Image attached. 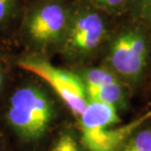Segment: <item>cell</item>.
I'll list each match as a JSON object with an SVG mask.
<instances>
[{
	"instance_id": "cell-13",
	"label": "cell",
	"mask_w": 151,
	"mask_h": 151,
	"mask_svg": "<svg viewBox=\"0 0 151 151\" xmlns=\"http://www.w3.org/2000/svg\"><path fill=\"white\" fill-rule=\"evenodd\" d=\"M4 80H5V70L3 63L0 60V92L3 88V84H4Z\"/></svg>"
},
{
	"instance_id": "cell-9",
	"label": "cell",
	"mask_w": 151,
	"mask_h": 151,
	"mask_svg": "<svg viewBox=\"0 0 151 151\" xmlns=\"http://www.w3.org/2000/svg\"><path fill=\"white\" fill-rule=\"evenodd\" d=\"M22 0H0V29L8 27L19 16Z\"/></svg>"
},
{
	"instance_id": "cell-4",
	"label": "cell",
	"mask_w": 151,
	"mask_h": 151,
	"mask_svg": "<svg viewBox=\"0 0 151 151\" xmlns=\"http://www.w3.org/2000/svg\"><path fill=\"white\" fill-rule=\"evenodd\" d=\"M107 35V23L100 10L88 2L72 6L59 50L69 58H86L104 43Z\"/></svg>"
},
{
	"instance_id": "cell-11",
	"label": "cell",
	"mask_w": 151,
	"mask_h": 151,
	"mask_svg": "<svg viewBox=\"0 0 151 151\" xmlns=\"http://www.w3.org/2000/svg\"><path fill=\"white\" fill-rule=\"evenodd\" d=\"M129 0H87L93 7L107 13H116L128 4Z\"/></svg>"
},
{
	"instance_id": "cell-12",
	"label": "cell",
	"mask_w": 151,
	"mask_h": 151,
	"mask_svg": "<svg viewBox=\"0 0 151 151\" xmlns=\"http://www.w3.org/2000/svg\"><path fill=\"white\" fill-rule=\"evenodd\" d=\"M53 151H80L76 141L71 135L65 134L60 137L55 149Z\"/></svg>"
},
{
	"instance_id": "cell-1",
	"label": "cell",
	"mask_w": 151,
	"mask_h": 151,
	"mask_svg": "<svg viewBox=\"0 0 151 151\" xmlns=\"http://www.w3.org/2000/svg\"><path fill=\"white\" fill-rule=\"evenodd\" d=\"M150 120L151 111L119 125L121 119L116 107L88 101L78 117L81 143L86 151H120L129 138Z\"/></svg>"
},
{
	"instance_id": "cell-3",
	"label": "cell",
	"mask_w": 151,
	"mask_h": 151,
	"mask_svg": "<svg viewBox=\"0 0 151 151\" xmlns=\"http://www.w3.org/2000/svg\"><path fill=\"white\" fill-rule=\"evenodd\" d=\"M8 122L21 137L40 138L55 118V108L46 91L37 84H27L12 93L7 110Z\"/></svg>"
},
{
	"instance_id": "cell-8",
	"label": "cell",
	"mask_w": 151,
	"mask_h": 151,
	"mask_svg": "<svg viewBox=\"0 0 151 151\" xmlns=\"http://www.w3.org/2000/svg\"><path fill=\"white\" fill-rule=\"evenodd\" d=\"M147 124L141 126L120 151H151V127Z\"/></svg>"
},
{
	"instance_id": "cell-5",
	"label": "cell",
	"mask_w": 151,
	"mask_h": 151,
	"mask_svg": "<svg viewBox=\"0 0 151 151\" xmlns=\"http://www.w3.org/2000/svg\"><path fill=\"white\" fill-rule=\"evenodd\" d=\"M148 51V41L142 32L134 28L123 29L112 38L109 45V69L121 81L137 83L146 69Z\"/></svg>"
},
{
	"instance_id": "cell-2",
	"label": "cell",
	"mask_w": 151,
	"mask_h": 151,
	"mask_svg": "<svg viewBox=\"0 0 151 151\" xmlns=\"http://www.w3.org/2000/svg\"><path fill=\"white\" fill-rule=\"evenodd\" d=\"M71 8L66 0H32L24 11L20 26L22 39L38 53L59 49Z\"/></svg>"
},
{
	"instance_id": "cell-6",
	"label": "cell",
	"mask_w": 151,
	"mask_h": 151,
	"mask_svg": "<svg viewBox=\"0 0 151 151\" xmlns=\"http://www.w3.org/2000/svg\"><path fill=\"white\" fill-rule=\"evenodd\" d=\"M18 66L45 81L77 118L86 109L88 99L84 84L78 74L57 68L38 55L20 59Z\"/></svg>"
},
{
	"instance_id": "cell-7",
	"label": "cell",
	"mask_w": 151,
	"mask_h": 151,
	"mask_svg": "<svg viewBox=\"0 0 151 151\" xmlns=\"http://www.w3.org/2000/svg\"><path fill=\"white\" fill-rule=\"evenodd\" d=\"M88 101H98L118 108L125 103L126 90L122 81L97 87H84Z\"/></svg>"
},
{
	"instance_id": "cell-10",
	"label": "cell",
	"mask_w": 151,
	"mask_h": 151,
	"mask_svg": "<svg viewBox=\"0 0 151 151\" xmlns=\"http://www.w3.org/2000/svg\"><path fill=\"white\" fill-rule=\"evenodd\" d=\"M128 3L134 18L151 26V0H129Z\"/></svg>"
}]
</instances>
